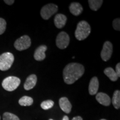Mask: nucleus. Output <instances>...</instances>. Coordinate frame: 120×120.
Listing matches in <instances>:
<instances>
[{
    "mask_svg": "<svg viewBox=\"0 0 120 120\" xmlns=\"http://www.w3.org/2000/svg\"><path fill=\"white\" fill-rule=\"evenodd\" d=\"M120 19L118 18V19H115L113 21V22H112V26H113V27L114 29L116 31H120Z\"/></svg>",
    "mask_w": 120,
    "mask_h": 120,
    "instance_id": "obj_23",
    "label": "nucleus"
},
{
    "mask_svg": "<svg viewBox=\"0 0 120 120\" xmlns=\"http://www.w3.org/2000/svg\"><path fill=\"white\" fill-rule=\"evenodd\" d=\"M49 120H52V119H49Z\"/></svg>",
    "mask_w": 120,
    "mask_h": 120,
    "instance_id": "obj_29",
    "label": "nucleus"
},
{
    "mask_svg": "<svg viewBox=\"0 0 120 120\" xmlns=\"http://www.w3.org/2000/svg\"><path fill=\"white\" fill-rule=\"evenodd\" d=\"M6 28V22L4 19L0 18V34H2L4 32Z\"/></svg>",
    "mask_w": 120,
    "mask_h": 120,
    "instance_id": "obj_22",
    "label": "nucleus"
},
{
    "mask_svg": "<svg viewBox=\"0 0 120 120\" xmlns=\"http://www.w3.org/2000/svg\"><path fill=\"white\" fill-rule=\"evenodd\" d=\"M58 11V6L53 4H46L42 8L41 16L43 19L47 20Z\"/></svg>",
    "mask_w": 120,
    "mask_h": 120,
    "instance_id": "obj_5",
    "label": "nucleus"
},
{
    "mask_svg": "<svg viewBox=\"0 0 120 120\" xmlns=\"http://www.w3.org/2000/svg\"><path fill=\"white\" fill-rule=\"evenodd\" d=\"M21 80L19 78L15 76H10L4 79L2 86L7 91H13L20 85Z\"/></svg>",
    "mask_w": 120,
    "mask_h": 120,
    "instance_id": "obj_4",
    "label": "nucleus"
},
{
    "mask_svg": "<svg viewBox=\"0 0 120 120\" xmlns=\"http://www.w3.org/2000/svg\"><path fill=\"white\" fill-rule=\"evenodd\" d=\"M59 105L61 109L66 113H69L71 111L72 105L67 97H61L59 100Z\"/></svg>",
    "mask_w": 120,
    "mask_h": 120,
    "instance_id": "obj_10",
    "label": "nucleus"
},
{
    "mask_svg": "<svg viewBox=\"0 0 120 120\" xmlns=\"http://www.w3.org/2000/svg\"><path fill=\"white\" fill-rule=\"evenodd\" d=\"M85 72L83 66L78 63H70L63 71L64 80L66 83L71 85L81 78Z\"/></svg>",
    "mask_w": 120,
    "mask_h": 120,
    "instance_id": "obj_1",
    "label": "nucleus"
},
{
    "mask_svg": "<svg viewBox=\"0 0 120 120\" xmlns=\"http://www.w3.org/2000/svg\"><path fill=\"white\" fill-rule=\"evenodd\" d=\"M104 73L112 81L117 80L118 76L116 72L111 67H107L104 70Z\"/></svg>",
    "mask_w": 120,
    "mask_h": 120,
    "instance_id": "obj_16",
    "label": "nucleus"
},
{
    "mask_svg": "<svg viewBox=\"0 0 120 120\" xmlns=\"http://www.w3.org/2000/svg\"><path fill=\"white\" fill-rule=\"evenodd\" d=\"M105 120V119H102V120Z\"/></svg>",
    "mask_w": 120,
    "mask_h": 120,
    "instance_id": "obj_28",
    "label": "nucleus"
},
{
    "mask_svg": "<svg viewBox=\"0 0 120 120\" xmlns=\"http://www.w3.org/2000/svg\"><path fill=\"white\" fill-rule=\"evenodd\" d=\"M47 47L45 45H42L39 46L36 49L34 53V58L36 61H42L46 58V54L45 52L47 50Z\"/></svg>",
    "mask_w": 120,
    "mask_h": 120,
    "instance_id": "obj_9",
    "label": "nucleus"
},
{
    "mask_svg": "<svg viewBox=\"0 0 120 120\" xmlns=\"http://www.w3.org/2000/svg\"><path fill=\"white\" fill-rule=\"evenodd\" d=\"M69 9L70 12L76 16H79L83 11V7L81 4L78 2L72 3L69 7Z\"/></svg>",
    "mask_w": 120,
    "mask_h": 120,
    "instance_id": "obj_15",
    "label": "nucleus"
},
{
    "mask_svg": "<svg viewBox=\"0 0 120 120\" xmlns=\"http://www.w3.org/2000/svg\"><path fill=\"white\" fill-rule=\"evenodd\" d=\"M113 52V46L109 41L105 42L103 44V49L101 52V57L103 61H107L109 60Z\"/></svg>",
    "mask_w": 120,
    "mask_h": 120,
    "instance_id": "obj_8",
    "label": "nucleus"
},
{
    "mask_svg": "<svg viewBox=\"0 0 120 120\" xmlns=\"http://www.w3.org/2000/svg\"><path fill=\"white\" fill-rule=\"evenodd\" d=\"M3 120H20L19 118L14 115V114L10 113V112H5L3 115Z\"/></svg>",
    "mask_w": 120,
    "mask_h": 120,
    "instance_id": "obj_21",
    "label": "nucleus"
},
{
    "mask_svg": "<svg viewBox=\"0 0 120 120\" xmlns=\"http://www.w3.org/2000/svg\"><path fill=\"white\" fill-rule=\"evenodd\" d=\"M0 120H1V116H0Z\"/></svg>",
    "mask_w": 120,
    "mask_h": 120,
    "instance_id": "obj_30",
    "label": "nucleus"
},
{
    "mask_svg": "<svg viewBox=\"0 0 120 120\" xmlns=\"http://www.w3.org/2000/svg\"><path fill=\"white\" fill-rule=\"evenodd\" d=\"M56 45L60 49H64L67 48L70 43V37L66 32H61L57 36Z\"/></svg>",
    "mask_w": 120,
    "mask_h": 120,
    "instance_id": "obj_7",
    "label": "nucleus"
},
{
    "mask_svg": "<svg viewBox=\"0 0 120 120\" xmlns=\"http://www.w3.org/2000/svg\"><path fill=\"white\" fill-rule=\"evenodd\" d=\"M88 2L90 8L94 11H97L103 4L102 0H89Z\"/></svg>",
    "mask_w": 120,
    "mask_h": 120,
    "instance_id": "obj_18",
    "label": "nucleus"
},
{
    "mask_svg": "<svg viewBox=\"0 0 120 120\" xmlns=\"http://www.w3.org/2000/svg\"><path fill=\"white\" fill-rule=\"evenodd\" d=\"M14 61V56L10 52H5L0 56V70L4 71L11 68Z\"/></svg>",
    "mask_w": 120,
    "mask_h": 120,
    "instance_id": "obj_3",
    "label": "nucleus"
},
{
    "mask_svg": "<svg viewBox=\"0 0 120 120\" xmlns=\"http://www.w3.org/2000/svg\"><path fill=\"white\" fill-rule=\"evenodd\" d=\"M62 120H69V118L68 117V116H64Z\"/></svg>",
    "mask_w": 120,
    "mask_h": 120,
    "instance_id": "obj_27",
    "label": "nucleus"
},
{
    "mask_svg": "<svg viewBox=\"0 0 120 120\" xmlns=\"http://www.w3.org/2000/svg\"><path fill=\"white\" fill-rule=\"evenodd\" d=\"M54 105V102L52 100H46L42 102L41 104V107L45 110L49 109L53 107Z\"/></svg>",
    "mask_w": 120,
    "mask_h": 120,
    "instance_id": "obj_20",
    "label": "nucleus"
},
{
    "mask_svg": "<svg viewBox=\"0 0 120 120\" xmlns=\"http://www.w3.org/2000/svg\"><path fill=\"white\" fill-rule=\"evenodd\" d=\"M91 31V27L88 22L82 21L77 24L75 31V37L79 41H82L89 36Z\"/></svg>",
    "mask_w": 120,
    "mask_h": 120,
    "instance_id": "obj_2",
    "label": "nucleus"
},
{
    "mask_svg": "<svg viewBox=\"0 0 120 120\" xmlns=\"http://www.w3.org/2000/svg\"><path fill=\"white\" fill-rule=\"evenodd\" d=\"M4 2L8 5H11L15 2L14 0H4Z\"/></svg>",
    "mask_w": 120,
    "mask_h": 120,
    "instance_id": "obj_25",
    "label": "nucleus"
},
{
    "mask_svg": "<svg viewBox=\"0 0 120 120\" xmlns=\"http://www.w3.org/2000/svg\"><path fill=\"white\" fill-rule=\"evenodd\" d=\"M72 120H83L82 118L80 116H77V117H75L73 118V119Z\"/></svg>",
    "mask_w": 120,
    "mask_h": 120,
    "instance_id": "obj_26",
    "label": "nucleus"
},
{
    "mask_svg": "<svg viewBox=\"0 0 120 120\" xmlns=\"http://www.w3.org/2000/svg\"><path fill=\"white\" fill-rule=\"evenodd\" d=\"M96 98L97 101L98 102V103L105 106H109L111 104V102L109 96L103 92L98 93L96 96Z\"/></svg>",
    "mask_w": 120,
    "mask_h": 120,
    "instance_id": "obj_11",
    "label": "nucleus"
},
{
    "mask_svg": "<svg viewBox=\"0 0 120 120\" xmlns=\"http://www.w3.org/2000/svg\"><path fill=\"white\" fill-rule=\"evenodd\" d=\"M112 102L116 109H119L120 107V92L119 90H116L113 94Z\"/></svg>",
    "mask_w": 120,
    "mask_h": 120,
    "instance_id": "obj_17",
    "label": "nucleus"
},
{
    "mask_svg": "<svg viewBox=\"0 0 120 120\" xmlns=\"http://www.w3.org/2000/svg\"><path fill=\"white\" fill-rule=\"evenodd\" d=\"M115 72H116L118 77H119L120 76V63H118V64H116V71H115Z\"/></svg>",
    "mask_w": 120,
    "mask_h": 120,
    "instance_id": "obj_24",
    "label": "nucleus"
},
{
    "mask_svg": "<svg viewBox=\"0 0 120 120\" xmlns=\"http://www.w3.org/2000/svg\"><path fill=\"white\" fill-rule=\"evenodd\" d=\"M37 78L36 75H31L27 78L26 82L24 84V88L26 90L32 89L36 86L37 83Z\"/></svg>",
    "mask_w": 120,
    "mask_h": 120,
    "instance_id": "obj_12",
    "label": "nucleus"
},
{
    "mask_svg": "<svg viewBox=\"0 0 120 120\" xmlns=\"http://www.w3.org/2000/svg\"><path fill=\"white\" fill-rule=\"evenodd\" d=\"M99 88L98 79L96 77H94L90 80L88 91L91 95H94L97 93Z\"/></svg>",
    "mask_w": 120,
    "mask_h": 120,
    "instance_id": "obj_13",
    "label": "nucleus"
},
{
    "mask_svg": "<svg viewBox=\"0 0 120 120\" xmlns=\"http://www.w3.org/2000/svg\"><path fill=\"white\" fill-rule=\"evenodd\" d=\"M31 41L30 37L27 35H24L18 38L14 43L15 49L18 51H21L29 48L31 46Z\"/></svg>",
    "mask_w": 120,
    "mask_h": 120,
    "instance_id": "obj_6",
    "label": "nucleus"
},
{
    "mask_svg": "<svg viewBox=\"0 0 120 120\" xmlns=\"http://www.w3.org/2000/svg\"><path fill=\"white\" fill-rule=\"evenodd\" d=\"M67 21L66 16L63 14H57L54 19L55 26L58 28H62L65 26Z\"/></svg>",
    "mask_w": 120,
    "mask_h": 120,
    "instance_id": "obj_14",
    "label": "nucleus"
},
{
    "mask_svg": "<svg viewBox=\"0 0 120 120\" xmlns=\"http://www.w3.org/2000/svg\"><path fill=\"white\" fill-rule=\"evenodd\" d=\"M34 102V100L32 97L26 96H23L19 100V104L22 106H30L32 105Z\"/></svg>",
    "mask_w": 120,
    "mask_h": 120,
    "instance_id": "obj_19",
    "label": "nucleus"
}]
</instances>
